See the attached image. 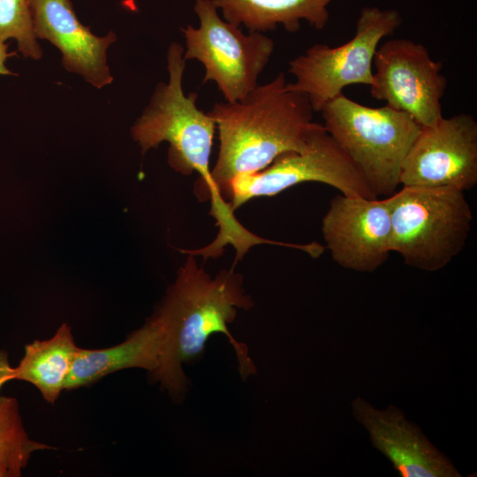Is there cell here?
Segmentation results:
<instances>
[{"label":"cell","instance_id":"5b68a950","mask_svg":"<svg viewBox=\"0 0 477 477\" xmlns=\"http://www.w3.org/2000/svg\"><path fill=\"white\" fill-rule=\"evenodd\" d=\"M391 202L390 251L409 267L435 272L465 248L473 212L465 192L450 187L403 186Z\"/></svg>","mask_w":477,"mask_h":477},{"label":"cell","instance_id":"4fadbf2b","mask_svg":"<svg viewBox=\"0 0 477 477\" xmlns=\"http://www.w3.org/2000/svg\"><path fill=\"white\" fill-rule=\"evenodd\" d=\"M34 32L61 53V64L69 72L80 75L95 88L112 83L107 64V49L117 41L110 31L104 36L93 34L78 19L71 0H28Z\"/></svg>","mask_w":477,"mask_h":477},{"label":"cell","instance_id":"8fae6325","mask_svg":"<svg viewBox=\"0 0 477 477\" xmlns=\"http://www.w3.org/2000/svg\"><path fill=\"white\" fill-rule=\"evenodd\" d=\"M325 248L341 268L372 273L382 267L391 253V202L338 194L322 220Z\"/></svg>","mask_w":477,"mask_h":477},{"label":"cell","instance_id":"ac0fdd59","mask_svg":"<svg viewBox=\"0 0 477 477\" xmlns=\"http://www.w3.org/2000/svg\"><path fill=\"white\" fill-rule=\"evenodd\" d=\"M15 40L18 51L33 60L42 57L34 32L28 0H0V42Z\"/></svg>","mask_w":477,"mask_h":477},{"label":"cell","instance_id":"277c9868","mask_svg":"<svg viewBox=\"0 0 477 477\" xmlns=\"http://www.w3.org/2000/svg\"><path fill=\"white\" fill-rule=\"evenodd\" d=\"M323 126L360 172L373 193L388 197L400 185L403 160L420 125L388 105L369 107L344 93L320 111Z\"/></svg>","mask_w":477,"mask_h":477},{"label":"cell","instance_id":"7a4b0ae2","mask_svg":"<svg viewBox=\"0 0 477 477\" xmlns=\"http://www.w3.org/2000/svg\"><path fill=\"white\" fill-rule=\"evenodd\" d=\"M286 84L284 72H279L243 99L216 102L208 111L219 136L211 178L222 196L236 176L262 170L279 155L305 148L317 124L314 111L307 95Z\"/></svg>","mask_w":477,"mask_h":477},{"label":"cell","instance_id":"3957f363","mask_svg":"<svg viewBox=\"0 0 477 477\" xmlns=\"http://www.w3.org/2000/svg\"><path fill=\"white\" fill-rule=\"evenodd\" d=\"M185 48L173 42L166 58L167 82H159L141 115L131 127L132 140L144 155L168 142V163L182 175L198 173L195 193L203 201L211 200L210 214L216 221L227 218L231 208L216 191L209 166L216 124L197 107L198 95H186L183 77L186 60Z\"/></svg>","mask_w":477,"mask_h":477},{"label":"cell","instance_id":"8992f818","mask_svg":"<svg viewBox=\"0 0 477 477\" xmlns=\"http://www.w3.org/2000/svg\"><path fill=\"white\" fill-rule=\"evenodd\" d=\"M402 21L401 14L395 9L362 8L355 34L347 42L337 47L316 43L289 61L288 72L295 81L287 82L286 87L307 95L314 111H321L346 87H369L377 48L383 38L396 32Z\"/></svg>","mask_w":477,"mask_h":477},{"label":"cell","instance_id":"7c38bea8","mask_svg":"<svg viewBox=\"0 0 477 477\" xmlns=\"http://www.w3.org/2000/svg\"><path fill=\"white\" fill-rule=\"evenodd\" d=\"M352 413L367 432L372 445L383 454L401 477H461L451 460L436 448L418 425L390 404L375 407L355 398Z\"/></svg>","mask_w":477,"mask_h":477},{"label":"cell","instance_id":"9c48e42d","mask_svg":"<svg viewBox=\"0 0 477 477\" xmlns=\"http://www.w3.org/2000/svg\"><path fill=\"white\" fill-rule=\"evenodd\" d=\"M443 63L421 43L395 38L380 44L373 59L371 96L407 113L420 126L443 117L442 98L447 80Z\"/></svg>","mask_w":477,"mask_h":477},{"label":"cell","instance_id":"5bb4252c","mask_svg":"<svg viewBox=\"0 0 477 477\" xmlns=\"http://www.w3.org/2000/svg\"><path fill=\"white\" fill-rule=\"evenodd\" d=\"M162 340L161 327L151 316L142 327L117 345L95 350L79 347L65 390L92 384L108 375L127 368H142L154 373L159 366Z\"/></svg>","mask_w":477,"mask_h":477},{"label":"cell","instance_id":"30bf717a","mask_svg":"<svg viewBox=\"0 0 477 477\" xmlns=\"http://www.w3.org/2000/svg\"><path fill=\"white\" fill-rule=\"evenodd\" d=\"M400 185L450 187L477 185V121L466 113L420 126L401 165Z\"/></svg>","mask_w":477,"mask_h":477},{"label":"cell","instance_id":"52a82bcc","mask_svg":"<svg viewBox=\"0 0 477 477\" xmlns=\"http://www.w3.org/2000/svg\"><path fill=\"white\" fill-rule=\"evenodd\" d=\"M193 10L199 26L181 28L186 40L185 59L202 64L203 84L215 82L225 102L243 99L258 86L275 49L273 39L264 33L245 34L219 16L213 0H194Z\"/></svg>","mask_w":477,"mask_h":477},{"label":"cell","instance_id":"d6986e66","mask_svg":"<svg viewBox=\"0 0 477 477\" xmlns=\"http://www.w3.org/2000/svg\"><path fill=\"white\" fill-rule=\"evenodd\" d=\"M15 51H8V43L0 42V75L16 76L17 73L9 70L6 66V61L9 57L16 56Z\"/></svg>","mask_w":477,"mask_h":477},{"label":"cell","instance_id":"2e32d148","mask_svg":"<svg viewBox=\"0 0 477 477\" xmlns=\"http://www.w3.org/2000/svg\"><path fill=\"white\" fill-rule=\"evenodd\" d=\"M78 348L71 327L64 323L52 337L25 345L19 363L9 368L7 382H27L38 389L46 402L54 404L65 390Z\"/></svg>","mask_w":477,"mask_h":477},{"label":"cell","instance_id":"6da1fadb","mask_svg":"<svg viewBox=\"0 0 477 477\" xmlns=\"http://www.w3.org/2000/svg\"><path fill=\"white\" fill-rule=\"evenodd\" d=\"M254 306L243 288L242 276L234 269H222L214 277L190 254L179 268L152 315L162 329V351L157 369L150 374L154 382L174 398L184 395L187 379L182 365L204 352L206 342L216 333L223 334L233 347L243 380L256 372L246 344L231 335L228 324L238 309Z\"/></svg>","mask_w":477,"mask_h":477},{"label":"cell","instance_id":"9a60e30c","mask_svg":"<svg viewBox=\"0 0 477 477\" xmlns=\"http://www.w3.org/2000/svg\"><path fill=\"white\" fill-rule=\"evenodd\" d=\"M223 19L249 32L265 33L282 25L289 33L307 21L316 30L323 29L329 19L328 7L335 0H213Z\"/></svg>","mask_w":477,"mask_h":477},{"label":"cell","instance_id":"ba28073f","mask_svg":"<svg viewBox=\"0 0 477 477\" xmlns=\"http://www.w3.org/2000/svg\"><path fill=\"white\" fill-rule=\"evenodd\" d=\"M307 182L328 185L346 196L377 198L353 163L319 123L303 149L279 155L262 170L236 176L223 191V197L234 211L252 199L276 196Z\"/></svg>","mask_w":477,"mask_h":477},{"label":"cell","instance_id":"e0dca14e","mask_svg":"<svg viewBox=\"0 0 477 477\" xmlns=\"http://www.w3.org/2000/svg\"><path fill=\"white\" fill-rule=\"evenodd\" d=\"M11 365L8 353L0 347V392L8 382ZM52 447L36 442L27 435L19 413L18 400L0 393V477H19L38 450Z\"/></svg>","mask_w":477,"mask_h":477}]
</instances>
